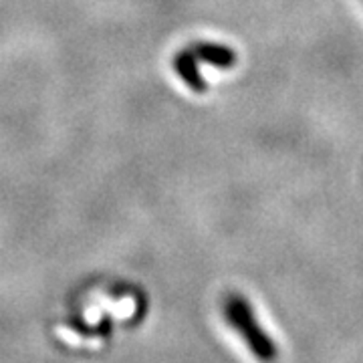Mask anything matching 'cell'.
Returning <instances> with one entry per match:
<instances>
[{
	"label": "cell",
	"instance_id": "obj_1",
	"mask_svg": "<svg viewBox=\"0 0 363 363\" xmlns=\"http://www.w3.org/2000/svg\"><path fill=\"white\" fill-rule=\"evenodd\" d=\"M222 313L228 325L242 337L247 347L260 363H274L279 359V347L271 335L262 329L252 313V307L242 295H228L222 303Z\"/></svg>",
	"mask_w": 363,
	"mask_h": 363
},
{
	"label": "cell",
	"instance_id": "obj_2",
	"mask_svg": "<svg viewBox=\"0 0 363 363\" xmlns=\"http://www.w3.org/2000/svg\"><path fill=\"white\" fill-rule=\"evenodd\" d=\"M194 51L196 59L198 61H204V63H210L212 67H218V69H233L236 65V52L230 49V47H224V45H218V43H196L190 47Z\"/></svg>",
	"mask_w": 363,
	"mask_h": 363
},
{
	"label": "cell",
	"instance_id": "obj_3",
	"mask_svg": "<svg viewBox=\"0 0 363 363\" xmlns=\"http://www.w3.org/2000/svg\"><path fill=\"white\" fill-rule=\"evenodd\" d=\"M174 69H176V73L180 75L182 81H184L190 89L198 91V93L206 91L204 77H202V73H200V69H198V59H196L194 51H192L190 47L184 49V51L178 52V55L174 57Z\"/></svg>",
	"mask_w": 363,
	"mask_h": 363
}]
</instances>
